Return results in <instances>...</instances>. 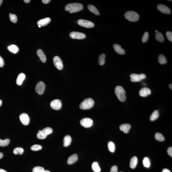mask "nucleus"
I'll list each match as a JSON object with an SVG mask.
<instances>
[{
	"label": "nucleus",
	"instance_id": "1",
	"mask_svg": "<svg viewBox=\"0 0 172 172\" xmlns=\"http://www.w3.org/2000/svg\"><path fill=\"white\" fill-rule=\"evenodd\" d=\"M83 8V5L80 3H72L66 5L65 9L66 11L69 12L70 13H73L80 11Z\"/></svg>",
	"mask_w": 172,
	"mask_h": 172
},
{
	"label": "nucleus",
	"instance_id": "2",
	"mask_svg": "<svg viewBox=\"0 0 172 172\" xmlns=\"http://www.w3.org/2000/svg\"><path fill=\"white\" fill-rule=\"evenodd\" d=\"M115 93L117 97L120 101L124 102L126 100V92L123 88L120 86H116Z\"/></svg>",
	"mask_w": 172,
	"mask_h": 172
},
{
	"label": "nucleus",
	"instance_id": "3",
	"mask_svg": "<svg viewBox=\"0 0 172 172\" xmlns=\"http://www.w3.org/2000/svg\"><path fill=\"white\" fill-rule=\"evenodd\" d=\"M94 100L92 98H87L81 103L80 108L82 110H87L91 109L94 105Z\"/></svg>",
	"mask_w": 172,
	"mask_h": 172
},
{
	"label": "nucleus",
	"instance_id": "4",
	"mask_svg": "<svg viewBox=\"0 0 172 172\" xmlns=\"http://www.w3.org/2000/svg\"><path fill=\"white\" fill-rule=\"evenodd\" d=\"M125 18L131 22L137 21L139 19V15L137 13L133 11L126 12L124 14Z\"/></svg>",
	"mask_w": 172,
	"mask_h": 172
},
{
	"label": "nucleus",
	"instance_id": "5",
	"mask_svg": "<svg viewBox=\"0 0 172 172\" xmlns=\"http://www.w3.org/2000/svg\"><path fill=\"white\" fill-rule=\"evenodd\" d=\"M52 129L50 127H47L43 129L41 131H38L37 137L40 139H44L46 138L48 135H50L52 133Z\"/></svg>",
	"mask_w": 172,
	"mask_h": 172
},
{
	"label": "nucleus",
	"instance_id": "6",
	"mask_svg": "<svg viewBox=\"0 0 172 172\" xmlns=\"http://www.w3.org/2000/svg\"><path fill=\"white\" fill-rule=\"evenodd\" d=\"M131 81L132 82H138L146 78V75L144 74H132L130 75Z\"/></svg>",
	"mask_w": 172,
	"mask_h": 172
},
{
	"label": "nucleus",
	"instance_id": "7",
	"mask_svg": "<svg viewBox=\"0 0 172 172\" xmlns=\"http://www.w3.org/2000/svg\"><path fill=\"white\" fill-rule=\"evenodd\" d=\"M77 23L79 25L83 27L92 28L94 27V24L93 22L83 19H79L77 21Z\"/></svg>",
	"mask_w": 172,
	"mask_h": 172
},
{
	"label": "nucleus",
	"instance_id": "8",
	"mask_svg": "<svg viewBox=\"0 0 172 172\" xmlns=\"http://www.w3.org/2000/svg\"><path fill=\"white\" fill-rule=\"evenodd\" d=\"M45 88V85L44 82L40 81L35 87V90L38 94L42 95L44 93Z\"/></svg>",
	"mask_w": 172,
	"mask_h": 172
},
{
	"label": "nucleus",
	"instance_id": "9",
	"mask_svg": "<svg viewBox=\"0 0 172 172\" xmlns=\"http://www.w3.org/2000/svg\"><path fill=\"white\" fill-rule=\"evenodd\" d=\"M80 124L83 127L88 128L91 127L93 124V121L91 119L85 118L82 119L80 121Z\"/></svg>",
	"mask_w": 172,
	"mask_h": 172
},
{
	"label": "nucleus",
	"instance_id": "10",
	"mask_svg": "<svg viewBox=\"0 0 172 172\" xmlns=\"http://www.w3.org/2000/svg\"><path fill=\"white\" fill-rule=\"evenodd\" d=\"M53 61L54 64L58 69L60 70L63 69V63L62 60L59 56H55L54 57Z\"/></svg>",
	"mask_w": 172,
	"mask_h": 172
},
{
	"label": "nucleus",
	"instance_id": "11",
	"mask_svg": "<svg viewBox=\"0 0 172 172\" xmlns=\"http://www.w3.org/2000/svg\"><path fill=\"white\" fill-rule=\"evenodd\" d=\"M50 105L51 108L54 110H60L62 107V102L59 99H55L51 102Z\"/></svg>",
	"mask_w": 172,
	"mask_h": 172
},
{
	"label": "nucleus",
	"instance_id": "12",
	"mask_svg": "<svg viewBox=\"0 0 172 172\" xmlns=\"http://www.w3.org/2000/svg\"><path fill=\"white\" fill-rule=\"evenodd\" d=\"M70 36L72 39H82L85 38L86 35L84 33L77 32H72L70 33Z\"/></svg>",
	"mask_w": 172,
	"mask_h": 172
},
{
	"label": "nucleus",
	"instance_id": "13",
	"mask_svg": "<svg viewBox=\"0 0 172 172\" xmlns=\"http://www.w3.org/2000/svg\"><path fill=\"white\" fill-rule=\"evenodd\" d=\"M157 8L160 12L166 14H169L171 13L170 9L165 5L160 4L157 6Z\"/></svg>",
	"mask_w": 172,
	"mask_h": 172
},
{
	"label": "nucleus",
	"instance_id": "14",
	"mask_svg": "<svg viewBox=\"0 0 172 172\" xmlns=\"http://www.w3.org/2000/svg\"><path fill=\"white\" fill-rule=\"evenodd\" d=\"M19 118L21 121L23 125H27L29 124L30 122V118L27 114L26 113L21 114L19 115Z\"/></svg>",
	"mask_w": 172,
	"mask_h": 172
},
{
	"label": "nucleus",
	"instance_id": "15",
	"mask_svg": "<svg viewBox=\"0 0 172 172\" xmlns=\"http://www.w3.org/2000/svg\"><path fill=\"white\" fill-rule=\"evenodd\" d=\"M151 91L149 88H142L140 90L139 92V95L142 97H146L150 95Z\"/></svg>",
	"mask_w": 172,
	"mask_h": 172
},
{
	"label": "nucleus",
	"instance_id": "16",
	"mask_svg": "<svg viewBox=\"0 0 172 172\" xmlns=\"http://www.w3.org/2000/svg\"><path fill=\"white\" fill-rule=\"evenodd\" d=\"M131 127V125L130 124L125 123L120 125L119 128L120 131H123L126 134L128 133Z\"/></svg>",
	"mask_w": 172,
	"mask_h": 172
},
{
	"label": "nucleus",
	"instance_id": "17",
	"mask_svg": "<svg viewBox=\"0 0 172 172\" xmlns=\"http://www.w3.org/2000/svg\"><path fill=\"white\" fill-rule=\"evenodd\" d=\"M113 48L115 51L117 53L120 55H124L125 53V50L122 48L120 45L118 44H114L113 45Z\"/></svg>",
	"mask_w": 172,
	"mask_h": 172
},
{
	"label": "nucleus",
	"instance_id": "18",
	"mask_svg": "<svg viewBox=\"0 0 172 172\" xmlns=\"http://www.w3.org/2000/svg\"><path fill=\"white\" fill-rule=\"evenodd\" d=\"M51 21V19L49 17L44 18L40 19L37 22V24L38 26H40L41 27L45 26L47 25Z\"/></svg>",
	"mask_w": 172,
	"mask_h": 172
},
{
	"label": "nucleus",
	"instance_id": "19",
	"mask_svg": "<svg viewBox=\"0 0 172 172\" xmlns=\"http://www.w3.org/2000/svg\"><path fill=\"white\" fill-rule=\"evenodd\" d=\"M37 54L38 56H39L42 62L43 63H45L46 62V56L42 50H40V49L38 50L37 51Z\"/></svg>",
	"mask_w": 172,
	"mask_h": 172
},
{
	"label": "nucleus",
	"instance_id": "20",
	"mask_svg": "<svg viewBox=\"0 0 172 172\" xmlns=\"http://www.w3.org/2000/svg\"><path fill=\"white\" fill-rule=\"evenodd\" d=\"M78 159V156L76 154L72 155L69 157L67 161L68 164H72L74 163Z\"/></svg>",
	"mask_w": 172,
	"mask_h": 172
},
{
	"label": "nucleus",
	"instance_id": "21",
	"mask_svg": "<svg viewBox=\"0 0 172 172\" xmlns=\"http://www.w3.org/2000/svg\"><path fill=\"white\" fill-rule=\"evenodd\" d=\"M25 75L23 73L19 74L16 79V83L18 85H21L25 79Z\"/></svg>",
	"mask_w": 172,
	"mask_h": 172
},
{
	"label": "nucleus",
	"instance_id": "22",
	"mask_svg": "<svg viewBox=\"0 0 172 172\" xmlns=\"http://www.w3.org/2000/svg\"><path fill=\"white\" fill-rule=\"evenodd\" d=\"M138 160L137 157L134 156L132 157L130 162V166L132 169H134L137 166Z\"/></svg>",
	"mask_w": 172,
	"mask_h": 172
},
{
	"label": "nucleus",
	"instance_id": "23",
	"mask_svg": "<svg viewBox=\"0 0 172 172\" xmlns=\"http://www.w3.org/2000/svg\"><path fill=\"white\" fill-rule=\"evenodd\" d=\"M72 141V138L70 136L67 135L65 136L63 139V145L67 147L70 145Z\"/></svg>",
	"mask_w": 172,
	"mask_h": 172
},
{
	"label": "nucleus",
	"instance_id": "24",
	"mask_svg": "<svg viewBox=\"0 0 172 172\" xmlns=\"http://www.w3.org/2000/svg\"><path fill=\"white\" fill-rule=\"evenodd\" d=\"M7 49L11 52L14 54L17 53L19 51V48L16 45H12L9 46L7 47Z\"/></svg>",
	"mask_w": 172,
	"mask_h": 172
},
{
	"label": "nucleus",
	"instance_id": "25",
	"mask_svg": "<svg viewBox=\"0 0 172 172\" xmlns=\"http://www.w3.org/2000/svg\"><path fill=\"white\" fill-rule=\"evenodd\" d=\"M88 8L92 13L96 15H99V11L94 6L92 5H89L88 6Z\"/></svg>",
	"mask_w": 172,
	"mask_h": 172
},
{
	"label": "nucleus",
	"instance_id": "26",
	"mask_svg": "<svg viewBox=\"0 0 172 172\" xmlns=\"http://www.w3.org/2000/svg\"><path fill=\"white\" fill-rule=\"evenodd\" d=\"M159 116V112L158 110H155L152 113L150 117V120L152 121L157 120Z\"/></svg>",
	"mask_w": 172,
	"mask_h": 172
},
{
	"label": "nucleus",
	"instance_id": "27",
	"mask_svg": "<svg viewBox=\"0 0 172 172\" xmlns=\"http://www.w3.org/2000/svg\"><path fill=\"white\" fill-rule=\"evenodd\" d=\"M156 39L157 41L160 42H163L164 41V38L163 34L160 32H158L155 34Z\"/></svg>",
	"mask_w": 172,
	"mask_h": 172
},
{
	"label": "nucleus",
	"instance_id": "28",
	"mask_svg": "<svg viewBox=\"0 0 172 172\" xmlns=\"http://www.w3.org/2000/svg\"><path fill=\"white\" fill-rule=\"evenodd\" d=\"M92 169L95 172H100L101 169L99 164L97 162H94L92 164Z\"/></svg>",
	"mask_w": 172,
	"mask_h": 172
},
{
	"label": "nucleus",
	"instance_id": "29",
	"mask_svg": "<svg viewBox=\"0 0 172 172\" xmlns=\"http://www.w3.org/2000/svg\"><path fill=\"white\" fill-rule=\"evenodd\" d=\"M158 61L159 63L161 64H164L167 62L166 58L164 55L162 54L159 55L158 56Z\"/></svg>",
	"mask_w": 172,
	"mask_h": 172
},
{
	"label": "nucleus",
	"instance_id": "30",
	"mask_svg": "<svg viewBox=\"0 0 172 172\" xmlns=\"http://www.w3.org/2000/svg\"><path fill=\"white\" fill-rule=\"evenodd\" d=\"M155 138L157 140L160 142H163L165 140V138L162 134L157 133L155 135Z\"/></svg>",
	"mask_w": 172,
	"mask_h": 172
},
{
	"label": "nucleus",
	"instance_id": "31",
	"mask_svg": "<svg viewBox=\"0 0 172 172\" xmlns=\"http://www.w3.org/2000/svg\"><path fill=\"white\" fill-rule=\"evenodd\" d=\"M108 148L110 152L113 153L115 152V146L113 142L110 141L108 143Z\"/></svg>",
	"mask_w": 172,
	"mask_h": 172
},
{
	"label": "nucleus",
	"instance_id": "32",
	"mask_svg": "<svg viewBox=\"0 0 172 172\" xmlns=\"http://www.w3.org/2000/svg\"><path fill=\"white\" fill-rule=\"evenodd\" d=\"M142 162H143V165L145 167L148 168L150 166V161L149 158L147 157H145L143 158Z\"/></svg>",
	"mask_w": 172,
	"mask_h": 172
},
{
	"label": "nucleus",
	"instance_id": "33",
	"mask_svg": "<svg viewBox=\"0 0 172 172\" xmlns=\"http://www.w3.org/2000/svg\"><path fill=\"white\" fill-rule=\"evenodd\" d=\"M10 142V140L8 139H6L4 140H2L0 139V146L4 147L8 146Z\"/></svg>",
	"mask_w": 172,
	"mask_h": 172
},
{
	"label": "nucleus",
	"instance_id": "34",
	"mask_svg": "<svg viewBox=\"0 0 172 172\" xmlns=\"http://www.w3.org/2000/svg\"><path fill=\"white\" fill-rule=\"evenodd\" d=\"M105 54H102L99 56L98 62L100 66H103L105 63Z\"/></svg>",
	"mask_w": 172,
	"mask_h": 172
},
{
	"label": "nucleus",
	"instance_id": "35",
	"mask_svg": "<svg viewBox=\"0 0 172 172\" xmlns=\"http://www.w3.org/2000/svg\"><path fill=\"white\" fill-rule=\"evenodd\" d=\"M24 149L21 147H17L15 148L13 150V153L15 155H22L24 152Z\"/></svg>",
	"mask_w": 172,
	"mask_h": 172
},
{
	"label": "nucleus",
	"instance_id": "36",
	"mask_svg": "<svg viewBox=\"0 0 172 172\" xmlns=\"http://www.w3.org/2000/svg\"><path fill=\"white\" fill-rule=\"evenodd\" d=\"M42 148V147L40 145L38 144H34L31 147V149L32 150L37 151L40 150Z\"/></svg>",
	"mask_w": 172,
	"mask_h": 172
},
{
	"label": "nucleus",
	"instance_id": "37",
	"mask_svg": "<svg viewBox=\"0 0 172 172\" xmlns=\"http://www.w3.org/2000/svg\"><path fill=\"white\" fill-rule=\"evenodd\" d=\"M9 16L11 22L13 23H17V18L16 15L15 14H12L11 13H10Z\"/></svg>",
	"mask_w": 172,
	"mask_h": 172
},
{
	"label": "nucleus",
	"instance_id": "38",
	"mask_svg": "<svg viewBox=\"0 0 172 172\" xmlns=\"http://www.w3.org/2000/svg\"><path fill=\"white\" fill-rule=\"evenodd\" d=\"M45 169L42 167L36 166L33 169V172H45Z\"/></svg>",
	"mask_w": 172,
	"mask_h": 172
},
{
	"label": "nucleus",
	"instance_id": "39",
	"mask_svg": "<svg viewBox=\"0 0 172 172\" xmlns=\"http://www.w3.org/2000/svg\"><path fill=\"white\" fill-rule=\"evenodd\" d=\"M148 35L149 34L148 32H145L142 38V42L145 43L147 41L148 38Z\"/></svg>",
	"mask_w": 172,
	"mask_h": 172
},
{
	"label": "nucleus",
	"instance_id": "40",
	"mask_svg": "<svg viewBox=\"0 0 172 172\" xmlns=\"http://www.w3.org/2000/svg\"><path fill=\"white\" fill-rule=\"evenodd\" d=\"M166 35L167 38L171 42H172V33L171 32L168 31L166 33Z\"/></svg>",
	"mask_w": 172,
	"mask_h": 172
},
{
	"label": "nucleus",
	"instance_id": "41",
	"mask_svg": "<svg viewBox=\"0 0 172 172\" xmlns=\"http://www.w3.org/2000/svg\"><path fill=\"white\" fill-rule=\"evenodd\" d=\"M118 168L117 166H113L111 168L110 172H118Z\"/></svg>",
	"mask_w": 172,
	"mask_h": 172
},
{
	"label": "nucleus",
	"instance_id": "42",
	"mask_svg": "<svg viewBox=\"0 0 172 172\" xmlns=\"http://www.w3.org/2000/svg\"><path fill=\"white\" fill-rule=\"evenodd\" d=\"M4 64V62L3 59L1 56H0V67H3Z\"/></svg>",
	"mask_w": 172,
	"mask_h": 172
},
{
	"label": "nucleus",
	"instance_id": "43",
	"mask_svg": "<svg viewBox=\"0 0 172 172\" xmlns=\"http://www.w3.org/2000/svg\"><path fill=\"white\" fill-rule=\"evenodd\" d=\"M167 153L170 156V157H172V147H169V148H168L167 149Z\"/></svg>",
	"mask_w": 172,
	"mask_h": 172
},
{
	"label": "nucleus",
	"instance_id": "44",
	"mask_svg": "<svg viewBox=\"0 0 172 172\" xmlns=\"http://www.w3.org/2000/svg\"><path fill=\"white\" fill-rule=\"evenodd\" d=\"M50 1H50V0H42V2L43 3L45 4H47Z\"/></svg>",
	"mask_w": 172,
	"mask_h": 172
},
{
	"label": "nucleus",
	"instance_id": "45",
	"mask_svg": "<svg viewBox=\"0 0 172 172\" xmlns=\"http://www.w3.org/2000/svg\"><path fill=\"white\" fill-rule=\"evenodd\" d=\"M162 172H171L169 169H163L162 171Z\"/></svg>",
	"mask_w": 172,
	"mask_h": 172
},
{
	"label": "nucleus",
	"instance_id": "46",
	"mask_svg": "<svg viewBox=\"0 0 172 172\" xmlns=\"http://www.w3.org/2000/svg\"><path fill=\"white\" fill-rule=\"evenodd\" d=\"M4 156V155L3 153L2 152H0V159H2L3 158Z\"/></svg>",
	"mask_w": 172,
	"mask_h": 172
},
{
	"label": "nucleus",
	"instance_id": "47",
	"mask_svg": "<svg viewBox=\"0 0 172 172\" xmlns=\"http://www.w3.org/2000/svg\"><path fill=\"white\" fill-rule=\"evenodd\" d=\"M24 2L26 3H29L30 2V0H24Z\"/></svg>",
	"mask_w": 172,
	"mask_h": 172
},
{
	"label": "nucleus",
	"instance_id": "48",
	"mask_svg": "<svg viewBox=\"0 0 172 172\" xmlns=\"http://www.w3.org/2000/svg\"><path fill=\"white\" fill-rule=\"evenodd\" d=\"M0 172H7L6 170L3 169H0Z\"/></svg>",
	"mask_w": 172,
	"mask_h": 172
},
{
	"label": "nucleus",
	"instance_id": "49",
	"mask_svg": "<svg viewBox=\"0 0 172 172\" xmlns=\"http://www.w3.org/2000/svg\"><path fill=\"white\" fill-rule=\"evenodd\" d=\"M169 88L171 90L172 89V84H170L169 85Z\"/></svg>",
	"mask_w": 172,
	"mask_h": 172
},
{
	"label": "nucleus",
	"instance_id": "50",
	"mask_svg": "<svg viewBox=\"0 0 172 172\" xmlns=\"http://www.w3.org/2000/svg\"><path fill=\"white\" fill-rule=\"evenodd\" d=\"M3 2V1L2 0H0V6L2 5V2Z\"/></svg>",
	"mask_w": 172,
	"mask_h": 172
},
{
	"label": "nucleus",
	"instance_id": "51",
	"mask_svg": "<svg viewBox=\"0 0 172 172\" xmlns=\"http://www.w3.org/2000/svg\"><path fill=\"white\" fill-rule=\"evenodd\" d=\"M2 101L1 99H0V106H1V105H2Z\"/></svg>",
	"mask_w": 172,
	"mask_h": 172
},
{
	"label": "nucleus",
	"instance_id": "52",
	"mask_svg": "<svg viewBox=\"0 0 172 172\" xmlns=\"http://www.w3.org/2000/svg\"><path fill=\"white\" fill-rule=\"evenodd\" d=\"M45 172H50V171L48 170H45Z\"/></svg>",
	"mask_w": 172,
	"mask_h": 172
},
{
	"label": "nucleus",
	"instance_id": "53",
	"mask_svg": "<svg viewBox=\"0 0 172 172\" xmlns=\"http://www.w3.org/2000/svg\"><path fill=\"white\" fill-rule=\"evenodd\" d=\"M155 31L156 33L158 32V31H157V30H156Z\"/></svg>",
	"mask_w": 172,
	"mask_h": 172
},
{
	"label": "nucleus",
	"instance_id": "54",
	"mask_svg": "<svg viewBox=\"0 0 172 172\" xmlns=\"http://www.w3.org/2000/svg\"><path fill=\"white\" fill-rule=\"evenodd\" d=\"M38 27H39V28L41 27V26H38Z\"/></svg>",
	"mask_w": 172,
	"mask_h": 172
}]
</instances>
